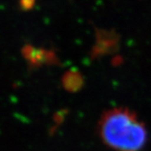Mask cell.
I'll return each instance as SVG.
<instances>
[{
	"label": "cell",
	"instance_id": "cell-1",
	"mask_svg": "<svg viewBox=\"0 0 151 151\" xmlns=\"http://www.w3.org/2000/svg\"><path fill=\"white\" fill-rule=\"evenodd\" d=\"M97 130L103 144L115 151H141L148 141L145 124L127 108L104 112Z\"/></svg>",
	"mask_w": 151,
	"mask_h": 151
},
{
	"label": "cell",
	"instance_id": "cell-2",
	"mask_svg": "<svg viewBox=\"0 0 151 151\" xmlns=\"http://www.w3.org/2000/svg\"><path fill=\"white\" fill-rule=\"evenodd\" d=\"M22 55L30 68L60 64L58 56L51 50L38 48L30 45H26L22 49Z\"/></svg>",
	"mask_w": 151,
	"mask_h": 151
},
{
	"label": "cell",
	"instance_id": "cell-3",
	"mask_svg": "<svg viewBox=\"0 0 151 151\" xmlns=\"http://www.w3.org/2000/svg\"><path fill=\"white\" fill-rule=\"evenodd\" d=\"M83 76L78 70H69L62 77V85L67 92H78L83 86Z\"/></svg>",
	"mask_w": 151,
	"mask_h": 151
},
{
	"label": "cell",
	"instance_id": "cell-4",
	"mask_svg": "<svg viewBox=\"0 0 151 151\" xmlns=\"http://www.w3.org/2000/svg\"><path fill=\"white\" fill-rule=\"evenodd\" d=\"M118 43V39L117 37H112L111 33L105 32V37L103 38L101 36V35L98 33V37H97V42L96 46L93 49V55H101L112 52L113 49H115L116 45Z\"/></svg>",
	"mask_w": 151,
	"mask_h": 151
},
{
	"label": "cell",
	"instance_id": "cell-5",
	"mask_svg": "<svg viewBox=\"0 0 151 151\" xmlns=\"http://www.w3.org/2000/svg\"><path fill=\"white\" fill-rule=\"evenodd\" d=\"M35 4V0H19V5L23 10H30Z\"/></svg>",
	"mask_w": 151,
	"mask_h": 151
}]
</instances>
